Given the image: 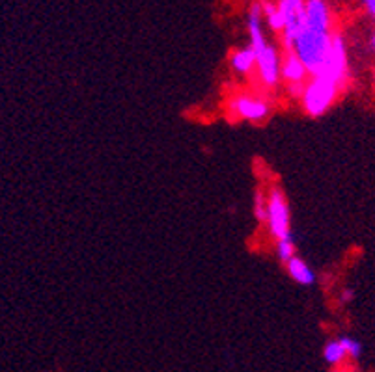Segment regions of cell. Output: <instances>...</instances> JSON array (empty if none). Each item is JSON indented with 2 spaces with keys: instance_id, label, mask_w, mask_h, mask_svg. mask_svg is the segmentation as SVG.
I'll return each mask as SVG.
<instances>
[{
  "instance_id": "6da1fadb",
  "label": "cell",
  "mask_w": 375,
  "mask_h": 372,
  "mask_svg": "<svg viewBox=\"0 0 375 372\" xmlns=\"http://www.w3.org/2000/svg\"><path fill=\"white\" fill-rule=\"evenodd\" d=\"M333 37V16L327 0H304V21L295 39L293 52L304 63L310 77L327 62Z\"/></svg>"
},
{
  "instance_id": "7a4b0ae2",
  "label": "cell",
  "mask_w": 375,
  "mask_h": 372,
  "mask_svg": "<svg viewBox=\"0 0 375 372\" xmlns=\"http://www.w3.org/2000/svg\"><path fill=\"white\" fill-rule=\"evenodd\" d=\"M340 92H342V88L336 82L321 77V75H314L308 80L306 88H304L299 101H301L304 114L310 116V118H321L333 108Z\"/></svg>"
},
{
  "instance_id": "3957f363",
  "label": "cell",
  "mask_w": 375,
  "mask_h": 372,
  "mask_svg": "<svg viewBox=\"0 0 375 372\" xmlns=\"http://www.w3.org/2000/svg\"><path fill=\"white\" fill-rule=\"evenodd\" d=\"M267 231L269 237L278 242L293 237L292 232V209L280 186H273L267 194Z\"/></svg>"
},
{
  "instance_id": "277c9868",
  "label": "cell",
  "mask_w": 375,
  "mask_h": 372,
  "mask_svg": "<svg viewBox=\"0 0 375 372\" xmlns=\"http://www.w3.org/2000/svg\"><path fill=\"white\" fill-rule=\"evenodd\" d=\"M228 114L234 121H246V123L261 125L273 114L271 101L263 95L254 93H237L228 101Z\"/></svg>"
},
{
  "instance_id": "5b68a950",
  "label": "cell",
  "mask_w": 375,
  "mask_h": 372,
  "mask_svg": "<svg viewBox=\"0 0 375 372\" xmlns=\"http://www.w3.org/2000/svg\"><path fill=\"white\" fill-rule=\"evenodd\" d=\"M316 75H321V77L333 80L344 89L345 82L350 78V58H347V45H345L344 36L338 34V32H334L333 46H331V52H328L327 62L323 63V68L319 69Z\"/></svg>"
},
{
  "instance_id": "8992f818",
  "label": "cell",
  "mask_w": 375,
  "mask_h": 372,
  "mask_svg": "<svg viewBox=\"0 0 375 372\" xmlns=\"http://www.w3.org/2000/svg\"><path fill=\"white\" fill-rule=\"evenodd\" d=\"M256 60V71H258V78L263 88L273 89L276 88L282 80V58L280 51L276 49L273 43H267V46L258 54Z\"/></svg>"
},
{
  "instance_id": "52a82bcc",
  "label": "cell",
  "mask_w": 375,
  "mask_h": 372,
  "mask_svg": "<svg viewBox=\"0 0 375 372\" xmlns=\"http://www.w3.org/2000/svg\"><path fill=\"white\" fill-rule=\"evenodd\" d=\"M282 80L286 82L287 89H290L293 97L301 99L308 80H310V75H308L304 63L299 60L295 52H284V58H282Z\"/></svg>"
},
{
  "instance_id": "ba28073f",
  "label": "cell",
  "mask_w": 375,
  "mask_h": 372,
  "mask_svg": "<svg viewBox=\"0 0 375 372\" xmlns=\"http://www.w3.org/2000/svg\"><path fill=\"white\" fill-rule=\"evenodd\" d=\"M246 30H249V45L254 49L256 56L267 46L266 30H263V8L261 2H254L246 13Z\"/></svg>"
},
{
  "instance_id": "9c48e42d",
  "label": "cell",
  "mask_w": 375,
  "mask_h": 372,
  "mask_svg": "<svg viewBox=\"0 0 375 372\" xmlns=\"http://www.w3.org/2000/svg\"><path fill=\"white\" fill-rule=\"evenodd\" d=\"M256 52L250 45L239 46L230 54V69L237 77H249L250 73L256 69Z\"/></svg>"
},
{
  "instance_id": "30bf717a",
  "label": "cell",
  "mask_w": 375,
  "mask_h": 372,
  "mask_svg": "<svg viewBox=\"0 0 375 372\" xmlns=\"http://www.w3.org/2000/svg\"><path fill=\"white\" fill-rule=\"evenodd\" d=\"M286 272L295 283L302 285V287H312V285L316 283V279H318L312 266H310L304 259L299 257V255H295V257L287 261Z\"/></svg>"
},
{
  "instance_id": "8fae6325",
  "label": "cell",
  "mask_w": 375,
  "mask_h": 372,
  "mask_svg": "<svg viewBox=\"0 0 375 372\" xmlns=\"http://www.w3.org/2000/svg\"><path fill=\"white\" fill-rule=\"evenodd\" d=\"M323 359L327 365L338 368L344 365V361L347 359V352H345L344 345L340 339H331L323 347Z\"/></svg>"
},
{
  "instance_id": "7c38bea8",
  "label": "cell",
  "mask_w": 375,
  "mask_h": 372,
  "mask_svg": "<svg viewBox=\"0 0 375 372\" xmlns=\"http://www.w3.org/2000/svg\"><path fill=\"white\" fill-rule=\"evenodd\" d=\"M261 8H263V19L269 25L273 32H280L284 30V17H282L280 6L278 2H273V0H261Z\"/></svg>"
},
{
  "instance_id": "4fadbf2b",
  "label": "cell",
  "mask_w": 375,
  "mask_h": 372,
  "mask_svg": "<svg viewBox=\"0 0 375 372\" xmlns=\"http://www.w3.org/2000/svg\"><path fill=\"white\" fill-rule=\"evenodd\" d=\"M275 254H276V259L284 264H286L290 259L295 257L297 254H295V240H293V237L284 238V240L275 242Z\"/></svg>"
},
{
  "instance_id": "5bb4252c",
  "label": "cell",
  "mask_w": 375,
  "mask_h": 372,
  "mask_svg": "<svg viewBox=\"0 0 375 372\" xmlns=\"http://www.w3.org/2000/svg\"><path fill=\"white\" fill-rule=\"evenodd\" d=\"M254 218L258 223H266L267 222V194L261 188L254 192Z\"/></svg>"
},
{
  "instance_id": "9a60e30c",
  "label": "cell",
  "mask_w": 375,
  "mask_h": 372,
  "mask_svg": "<svg viewBox=\"0 0 375 372\" xmlns=\"http://www.w3.org/2000/svg\"><path fill=\"white\" fill-rule=\"evenodd\" d=\"M340 341H342L345 352H347V357H351V359H359V357L362 356V345H360V341H357L355 337L344 335L340 337Z\"/></svg>"
},
{
  "instance_id": "2e32d148",
  "label": "cell",
  "mask_w": 375,
  "mask_h": 372,
  "mask_svg": "<svg viewBox=\"0 0 375 372\" xmlns=\"http://www.w3.org/2000/svg\"><path fill=\"white\" fill-rule=\"evenodd\" d=\"M355 300V292L351 289H344L340 292V304H351Z\"/></svg>"
},
{
  "instance_id": "e0dca14e",
  "label": "cell",
  "mask_w": 375,
  "mask_h": 372,
  "mask_svg": "<svg viewBox=\"0 0 375 372\" xmlns=\"http://www.w3.org/2000/svg\"><path fill=\"white\" fill-rule=\"evenodd\" d=\"M362 2V8L366 10V13L375 19V0H360Z\"/></svg>"
},
{
  "instance_id": "ac0fdd59",
  "label": "cell",
  "mask_w": 375,
  "mask_h": 372,
  "mask_svg": "<svg viewBox=\"0 0 375 372\" xmlns=\"http://www.w3.org/2000/svg\"><path fill=\"white\" fill-rule=\"evenodd\" d=\"M371 49H374V52H375V32H374V36H371Z\"/></svg>"
},
{
  "instance_id": "d6986e66",
  "label": "cell",
  "mask_w": 375,
  "mask_h": 372,
  "mask_svg": "<svg viewBox=\"0 0 375 372\" xmlns=\"http://www.w3.org/2000/svg\"><path fill=\"white\" fill-rule=\"evenodd\" d=\"M333 372H350V371H347V368H334Z\"/></svg>"
},
{
  "instance_id": "ffe728a7",
  "label": "cell",
  "mask_w": 375,
  "mask_h": 372,
  "mask_svg": "<svg viewBox=\"0 0 375 372\" xmlns=\"http://www.w3.org/2000/svg\"><path fill=\"white\" fill-rule=\"evenodd\" d=\"M374 86H375V71H374Z\"/></svg>"
},
{
  "instance_id": "44dd1931",
  "label": "cell",
  "mask_w": 375,
  "mask_h": 372,
  "mask_svg": "<svg viewBox=\"0 0 375 372\" xmlns=\"http://www.w3.org/2000/svg\"><path fill=\"white\" fill-rule=\"evenodd\" d=\"M350 372H360V371H350Z\"/></svg>"
}]
</instances>
